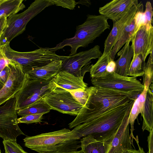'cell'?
I'll return each instance as SVG.
<instances>
[{"label":"cell","instance_id":"cell-1","mask_svg":"<svg viewBox=\"0 0 153 153\" xmlns=\"http://www.w3.org/2000/svg\"><path fill=\"white\" fill-rule=\"evenodd\" d=\"M86 90L88 95L87 101L76 117L69 124L70 128L135 100L137 97L95 86L87 88Z\"/></svg>","mask_w":153,"mask_h":153},{"label":"cell","instance_id":"cell-2","mask_svg":"<svg viewBox=\"0 0 153 153\" xmlns=\"http://www.w3.org/2000/svg\"><path fill=\"white\" fill-rule=\"evenodd\" d=\"M135 100L113 109L91 121L82 123L72 130L80 139L91 135L97 140L110 145L112 138Z\"/></svg>","mask_w":153,"mask_h":153},{"label":"cell","instance_id":"cell-3","mask_svg":"<svg viewBox=\"0 0 153 153\" xmlns=\"http://www.w3.org/2000/svg\"><path fill=\"white\" fill-rule=\"evenodd\" d=\"M80 139L73 131L64 128L59 130L27 136L25 146L39 153H56L75 151L81 147Z\"/></svg>","mask_w":153,"mask_h":153},{"label":"cell","instance_id":"cell-4","mask_svg":"<svg viewBox=\"0 0 153 153\" xmlns=\"http://www.w3.org/2000/svg\"><path fill=\"white\" fill-rule=\"evenodd\" d=\"M108 19L101 15H88L85 21L76 27L74 37L64 40L54 47L52 48V49L56 51L69 46L71 48L69 56L75 54L79 47L88 46L105 30L109 29Z\"/></svg>","mask_w":153,"mask_h":153},{"label":"cell","instance_id":"cell-5","mask_svg":"<svg viewBox=\"0 0 153 153\" xmlns=\"http://www.w3.org/2000/svg\"><path fill=\"white\" fill-rule=\"evenodd\" d=\"M1 47L7 58L19 64L25 74L53 61H63L68 56L57 54L51 48H41L31 51L20 52L12 49L10 44Z\"/></svg>","mask_w":153,"mask_h":153},{"label":"cell","instance_id":"cell-6","mask_svg":"<svg viewBox=\"0 0 153 153\" xmlns=\"http://www.w3.org/2000/svg\"><path fill=\"white\" fill-rule=\"evenodd\" d=\"M51 0H36L23 12L7 19L6 27L0 38V47L7 44L25 30L28 23L48 6L53 5Z\"/></svg>","mask_w":153,"mask_h":153},{"label":"cell","instance_id":"cell-7","mask_svg":"<svg viewBox=\"0 0 153 153\" xmlns=\"http://www.w3.org/2000/svg\"><path fill=\"white\" fill-rule=\"evenodd\" d=\"M52 78L48 80H40L28 77L22 88L16 94L15 109H24L37 101L43 100L52 91Z\"/></svg>","mask_w":153,"mask_h":153},{"label":"cell","instance_id":"cell-8","mask_svg":"<svg viewBox=\"0 0 153 153\" xmlns=\"http://www.w3.org/2000/svg\"><path fill=\"white\" fill-rule=\"evenodd\" d=\"M92 84L95 86L116 90L137 96L143 91L144 86L134 76H125L115 72L105 76L92 78Z\"/></svg>","mask_w":153,"mask_h":153},{"label":"cell","instance_id":"cell-9","mask_svg":"<svg viewBox=\"0 0 153 153\" xmlns=\"http://www.w3.org/2000/svg\"><path fill=\"white\" fill-rule=\"evenodd\" d=\"M102 54L100 46L95 45L90 49L68 56L62 61L60 71H66L83 79L85 73L90 72L91 60L98 59Z\"/></svg>","mask_w":153,"mask_h":153},{"label":"cell","instance_id":"cell-10","mask_svg":"<svg viewBox=\"0 0 153 153\" xmlns=\"http://www.w3.org/2000/svg\"><path fill=\"white\" fill-rule=\"evenodd\" d=\"M16 102V98L14 97L0 106V137L3 140L16 141L18 136L25 135L17 123Z\"/></svg>","mask_w":153,"mask_h":153},{"label":"cell","instance_id":"cell-11","mask_svg":"<svg viewBox=\"0 0 153 153\" xmlns=\"http://www.w3.org/2000/svg\"><path fill=\"white\" fill-rule=\"evenodd\" d=\"M10 61V72L7 81L0 90V106L11 98L22 88L28 76L17 63Z\"/></svg>","mask_w":153,"mask_h":153},{"label":"cell","instance_id":"cell-12","mask_svg":"<svg viewBox=\"0 0 153 153\" xmlns=\"http://www.w3.org/2000/svg\"><path fill=\"white\" fill-rule=\"evenodd\" d=\"M43 100L51 109L72 115L77 116L83 106L69 92L57 93L52 91L46 95Z\"/></svg>","mask_w":153,"mask_h":153},{"label":"cell","instance_id":"cell-13","mask_svg":"<svg viewBox=\"0 0 153 153\" xmlns=\"http://www.w3.org/2000/svg\"><path fill=\"white\" fill-rule=\"evenodd\" d=\"M142 10H143V3L141 2H138L134 5L121 18L113 22L112 29L105 42L103 55L110 54L125 27L132 20L136 13Z\"/></svg>","mask_w":153,"mask_h":153},{"label":"cell","instance_id":"cell-14","mask_svg":"<svg viewBox=\"0 0 153 153\" xmlns=\"http://www.w3.org/2000/svg\"><path fill=\"white\" fill-rule=\"evenodd\" d=\"M131 42L133 49V56L140 54L145 62L147 56L153 52V27L141 25Z\"/></svg>","mask_w":153,"mask_h":153},{"label":"cell","instance_id":"cell-15","mask_svg":"<svg viewBox=\"0 0 153 153\" xmlns=\"http://www.w3.org/2000/svg\"><path fill=\"white\" fill-rule=\"evenodd\" d=\"M53 88L52 92L61 93L81 89L85 90L87 84L83 79L75 76L65 71H60L52 78Z\"/></svg>","mask_w":153,"mask_h":153},{"label":"cell","instance_id":"cell-16","mask_svg":"<svg viewBox=\"0 0 153 153\" xmlns=\"http://www.w3.org/2000/svg\"><path fill=\"white\" fill-rule=\"evenodd\" d=\"M131 109L127 112L114 134L107 153H122L127 149H132V145L134 146L130 138L128 123Z\"/></svg>","mask_w":153,"mask_h":153},{"label":"cell","instance_id":"cell-17","mask_svg":"<svg viewBox=\"0 0 153 153\" xmlns=\"http://www.w3.org/2000/svg\"><path fill=\"white\" fill-rule=\"evenodd\" d=\"M143 10L137 12L132 20L125 27L110 53V59L114 60L115 56L121 47L130 39H132L140 27L145 25Z\"/></svg>","mask_w":153,"mask_h":153},{"label":"cell","instance_id":"cell-18","mask_svg":"<svg viewBox=\"0 0 153 153\" xmlns=\"http://www.w3.org/2000/svg\"><path fill=\"white\" fill-rule=\"evenodd\" d=\"M137 0H113L100 7L99 12L102 15L113 21L123 16L134 4Z\"/></svg>","mask_w":153,"mask_h":153},{"label":"cell","instance_id":"cell-19","mask_svg":"<svg viewBox=\"0 0 153 153\" xmlns=\"http://www.w3.org/2000/svg\"><path fill=\"white\" fill-rule=\"evenodd\" d=\"M62 60H56L41 67L34 68L26 74L30 79L48 80L52 79L61 70Z\"/></svg>","mask_w":153,"mask_h":153},{"label":"cell","instance_id":"cell-20","mask_svg":"<svg viewBox=\"0 0 153 153\" xmlns=\"http://www.w3.org/2000/svg\"><path fill=\"white\" fill-rule=\"evenodd\" d=\"M131 39L129 40L125 44L122 49L119 51L117 56L118 59L115 61L116 73L122 76H128L130 63L134 54L132 45H130Z\"/></svg>","mask_w":153,"mask_h":153},{"label":"cell","instance_id":"cell-21","mask_svg":"<svg viewBox=\"0 0 153 153\" xmlns=\"http://www.w3.org/2000/svg\"><path fill=\"white\" fill-rule=\"evenodd\" d=\"M153 83L148 88L146 93L143 113L142 129L149 132L153 129Z\"/></svg>","mask_w":153,"mask_h":153},{"label":"cell","instance_id":"cell-22","mask_svg":"<svg viewBox=\"0 0 153 153\" xmlns=\"http://www.w3.org/2000/svg\"><path fill=\"white\" fill-rule=\"evenodd\" d=\"M80 143L83 153H107L109 147L108 144L97 140L91 135L83 137Z\"/></svg>","mask_w":153,"mask_h":153},{"label":"cell","instance_id":"cell-23","mask_svg":"<svg viewBox=\"0 0 153 153\" xmlns=\"http://www.w3.org/2000/svg\"><path fill=\"white\" fill-rule=\"evenodd\" d=\"M148 89V88L144 86L143 91L134 101L129 114L128 123L131 126L130 136L132 141L133 139L135 138L133 134V131L134 130V123L140 114H141V116L143 114Z\"/></svg>","mask_w":153,"mask_h":153},{"label":"cell","instance_id":"cell-24","mask_svg":"<svg viewBox=\"0 0 153 153\" xmlns=\"http://www.w3.org/2000/svg\"><path fill=\"white\" fill-rule=\"evenodd\" d=\"M23 0H5L0 4V18H8L22 10L25 6Z\"/></svg>","mask_w":153,"mask_h":153},{"label":"cell","instance_id":"cell-25","mask_svg":"<svg viewBox=\"0 0 153 153\" xmlns=\"http://www.w3.org/2000/svg\"><path fill=\"white\" fill-rule=\"evenodd\" d=\"M51 109L47 103L42 100L26 108L17 111V113L18 115L22 117L33 114H45L49 112Z\"/></svg>","mask_w":153,"mask_h":153},{"label":"cell","instance_id":"cell-26","mask_svg":"<svg viewBox=\"0 0 153 153\" xmlns=\"http://www.w3.org/2000/svg\"><path fill=\"white\" fill-rule=\"evenodd\" d=\"M110 60V54H102L94 64L91 65L90 71L91 78L103 76L109 74L106 71V68Z\"/></svg>","mask_w":153,"mask_h":153},{"label":"cell","instance_id":"cell-27","mask_svg":"<svg viewBox=\"0 0 153 153\" xmlns=\"http://www.w3.org/2000/svg\"><path fill=\"white\" fill-rule=\"evenodd\" d=\"M145 63L141 55L133 57L129 68L128 76L135 77L143 76L144 74Z\"/></svg>","mask_w":153,"mask_h":153},{"label":"cell","instance_id":"cell-28","mask_svg":"<svg viewBox=\"0 0 153 153\" xmlns=\"http://www.w3.org/2000/svg\"><path fill=\"white\" fill-rule=\"evenodd\" d=\"M142 76V85L144 87L148 88L151 84L153 82V52L150 54L148 61L145 63L144 68V74Z\"/></svg>","mask_w":153,"mask_h":153},{"label":"cell","instance_id":"cell-29","mask_svg":"<svg viewBox=\"0 0 153 153\" xmlns=\"http://www.w3.org/2000/svg\"><path fill=\"white\" fill-rule=\"evenodd\" d=\"M3 143L5 153H28L17 143L16 141L3 140Z\"/></svg>","mask_w":153,"mask_h":153},{"label":"cell","instance_id":"cell-30","mask_svg":"<svg viewBox=\"0 0 153 153\" xmlns=\"http://www.w3.org/2000/svg\"><path fill=\"white\" fill-rule=\"evenodd\" d=\"M44 114H33L21 117L17 119V123L27 124L39 123L42 122Z\"/></svg>","mask_w":153,"mask_h":153},{"label":"cell","instance_id":"cell-31","mask_svg":"<svg viewBox=\"0 0 153 153\" xmlns=\"http://www.w3.org/2000/svg\"><path fill=\"white\" fill-rule=\"evenodd\" d=\"M75 100L83 106L85 104L88 97V94L85 90H75L69 91Z\"/></svg>","mask_w":153,"mask_h":153},{"label":"cell","instance_id":"cell-32","mask_svg":"<svg viewBox=\"0 0 153 153\" xmlns=\"http://www.w3.org/2000/svg\"><path fill=\"white\" fill-rule=\"evenodd\" d=\"M54 5L61 6L63 8L72 10L74 9L77 4V2L74 0H51Z\"/></svg>","mask_w":153,"mask_h":153},{"label":"cell","instance_id":"cell-33","mask_svg":"<svg viewBox=\"0 0 153 153\" xmlns=\"http://www.w3.org/2000/svg\"><path fill=\"white\" fill-rule=\"evenodd\" d=\"M152 9L151 3L149 1H147L146 4V9L144 13L145 18V25L149 26L152 25Z\"/></svg>","mask_w":153,"mask_h":153},{"label":"cell","instance_id":"cell-34","mask_svg":"<svg viewBox=\"0 0 153 153\" xmlns=\"http://www.w3.org/2000/svg\"><path fill=\"white\" fill-rule=\"evenodd\" d=\"M10 61L6 56L2 48L0 47V72L7 66Z\"/></svg>","mask_w":153,"mask_h":153},{"label":"cell","instance_id":"cell-35","mask_svg":"<svg viewBox=\"0 0 153 153\" xmlns=\"http://www.w3.org/2000/svg\"><path fill=\"white\" fill-rule=\"evenodd\" d=\"M10 72L8 65L0 72V82L4 85L6 82Z\"/></svg>","mask_w":153,"mask_h":153},{"label":"cell","instance_id":"cell-36","mask_svg":"<svg viewBox=\"0 0 153 153\" xmlns=\"http://www.w3.org/2000/svg\"><path fill=\"white\" fill-rule=\"evenodd\" d=\"M134 140L136 141L139 147L138 149L136 150L133 149H128L123 152L122 153H146L144 151L143 149L139 145L137 136L136 137H135Z\"/></svg>","mask_w":153,"mask_h":153},{"label":"cell","instance_id":"cell-37","mask_svg":"<svg viewBox=\"0 0 153 153\" xmlns=\"http://www.w3.org/2000/svg\"><path fill=\"white\" fill-rule=\"evenodd\" d=\"M147 141L149 148L148 153H153V129L149 132L148 137Z\"/></svg>","mask_w":153,"mask_h":153},{"label":"cell","instance_id":"cell-38","mask_svg":"<svg viewBox=\"0 0 153 153\" xmlns=\"http://www.w3.org/2000/svg\"><path fill=\"white\" fill-rule=\"evenodd\" d=\"M116 68V64L113 60L110 59L106 68L107 72L109 74L115 72Z\"/></svg>","mask_w":153,"mask_h":153},{"label":"cell","instance_id":"cell-39","mask_svg":"<svg viewBox=\"0 0 153 153\" xmlns=\"http://www.w3.org/2000/svg\"><path fill=\"white\" fill-rule=\"evenodd\" d=\"M7 17L3 16L0 18V38L6 27Z\"/></svg>","mask_w":153,"mask_h":153},{"label":"cell","instance_id":"cell-40","mask_svg":"<svg viewBox=\"0 0 153 153\" xmlns=\"http://www.w3.org/2000/svg\"><path fill=\"white\" fill-rule=\"evenodd\" d=\"M77 4H80L83 5H85L88 7L91 5V3L89 0H80L77 2Z\"/></svg>","mask_w":153,"mask_h":153},{"label":"cell","instance_id":"cell-41","mask_svg":"<svg viewBox=\"0 0 153 153\" xmlns=\"http://www.w3.org/2000/svg\"><path fill=\"white\" fill-rule=\"evenodd\" d=\"M56 153H83L81 150L79 151L77 150L69 151L64 152H60Z\"/></svg>","mask_w":153,"mask_h":153},{"label":"cell","instance_id":"cell-42","mask_svg":"<svg viewBox=\"0 0 153 153\" xmlns=\"http://www.w3.org/2000/svg\"><path fill=\"white\" fill-rule=\"evenodd\" d=\"M5 0H0V4L5 1Z\"/></svg>","mask_w":153,"mask_h":153},{"label":"cell","instance_id":"cell-43","mask_svg":"<svg viewBox=\"0 0 153 153\" xmlns=\"http://www.w3.org/2000/svg\"><path fill=\"white\" fill-rule=\"evenodd\" d=\"M0 152H1V151L0 149Z\"/></svg>","mask_w":153,"mask_h":153},{"label":"cell","instance_id":"cell-44","mask_svg":"<svg viewBox=\"0 0 153 153\" xmlns=\"http://www.w3.org/2000/svg\"><path fill=\"white\" fill-rule=\"evenodd\" d=\"M0 153H1V152H0Z\"/></svg>","mask_w":153,"mask_h":153},{"label":"cell","instance_id":"cell-45","mask_svg":"<svg viewBox=\"0 0 153 153\" xmlns=\"http://www.w3.org/2000/svg\"></svg>","mask_w":153,"mask_h":153}]
</instances>
